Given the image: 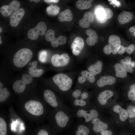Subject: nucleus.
I'll return each mask as SVG.
<instances>
[{
  "label": "nucleus",
  "instance_id": "obj_1",
  "mask_svg": "<svg viewBox=\"0 0 135 135\" xmlns=\"http://www.w3.org/2000/svg\"><path fill=\"white\" fill-rule=\"evenodd\" d=\"M86 108H72V110L74 117L76 118L77 120L85 123L98 118V114L96 109H92L88 110Z\"/></svg>",
  "mask_w": 135,
  "mask_h": 135
},
{
  "label": "nucleus",
  "instance_id": "obj_2",
  "mask_svg": "<svg viewBox=\"0 0 135 135\" xmlns=\"http://www.w3.org/2000/svg\"><path fill=\"white\" fill-rule=\"evenodd\" d=\"M43 95L45 101L51 106L56 109L62 110L73 115L72 109L61 100L58 99L52 91L48 89L45 90Z\"/></svg>",
  "mask_w": 135,
  "mask_h": 135
},
{
  "label": "nucleus",
  "instance_id": "obj_3",
  "mask_svg": "<svg viewBox=\"0 0 135 135\" xmlns=\"http://www.w3.org/2000/svg\"><path fill=\"white\" fill-rule=\"evenodd\" d=\"M54 116V123L59 128H66L73 122L72 115L61 109H56Z\"/></svg>",
  "mask_w": 135,
  "mask_h": 135
},
{
  "label": "nucleus",
  "instance_id": "obj_4",
  "mask_svg": "<svg viewBox=\"0 0 135 135\" xmlns=\"http://www.w3.org/2000/svg\"><path fill=\"white\" fill-rule=\"evenodd\" d=\"M32 56V52L30 49L26 48L21 49L14 54L13 62L16 66L23 67L29 62Z\"/></svg>",
  "mask_w": 135,
  "mask_h": 135
},
{
  "label": "nucleus",
  "instance_id": "obj_5",
  "mask_svg": "<svg viewBox=\"0 0 135 135\" xmlns=\"http://www.w3.org/2000/svg\"><path fill=\"white\" fill-rule=\"evenodd\" d=\"M52 80L59 89L63 92L69 90L72 84V79L68 75L63 73L56 74L53 77Z\"/></svg>",
  "mask_w": 135,
  "mask_h": 135
},
{
  "label": "nucleus",
  "instance_id": "obj_6",
  "mask_svg": "<svg viewBox=\"0 0 135 135\" xmlns=\"http://www.w3.org/2000/svg\"><path fill=\"white\" fill-rule=\"evenodd\" d=\"M94 12L97 21L101 24L105 23L107 20L111 18L113 14L110 9L105 8L101 5H98L95 7Z\"/></svg>",
  "mask_w": 135,
  "mask_h": 135
},
{
  "label": "nucleus",
  "instance_id": "obj_7",
  "mask_svg": "<svg viewBox=\"0 0 135 135\" xmlns=\"http://www.w3.org/2000/svg\"><path fill=\"white\" fill-rule=\"evenodd\" d=\"M24 107L26 110L31 114L36 116L42 114L44 109L43 105L40 102L34 100H30L26 102Z\"/></svg>",
  "mask_w": 135,
  "mask_h": 135
},
{
  "label": "nucleus",
  "instance_id": "obj_8",
  "mask_svg": "<svg viewBox=\"0 0 135 135\" xmlns=\"http://www.w3.org/2000/svg\"><path fill=\"white\" fill-rule=\"evenodd\" d=\"M32 80V77L30 75L24 74L21 80L16 81L14 83L13 88L16 92L21 93L24 90L26 84L31 83Z\"/></svg>",
  "mask_w": 135,
  "mask_h": 135
},
{
  "label": "nucleus",
  "instance_id": "obj_9",
  "mask_svg": "<svg viewBox=\"0 0 135 135\" xmlns=\"http://www.w3.org/2000/svg\"><path fill=\"white\" fill-rule=\"evenodd\" d=\"M46 29L45 23L43 22H40L38 24L36 27L28 30V36L31 40H36L40 35L42 36L44 34Z\"/></svg>",
  "mask_w": 135,
  "mask_h": 135
},
{
  "label": "nucleus",
  "instance_id": "obj_10",
  "mask_svg": "<svg viewBox=\"0 0 135 135\" xmlns=\"http://www.w3.org/2000/svg\"><path fill=\"white\" fill-rule=\"evenodd\" d=\"M70 60L69 55L66 53H63L61 55L56 54L52 56L51 62L54 66H64L68 64Z\"/></svg>",
  "mask_w": 135,
  "mask_h": 135
},
{
  "label": "nucleus",
  "instance_id": "obj_11",
  "mask_svg": "<svg viewBox=\"0 0 135 135\" xmlns=\"http://www.w3.org/2000/svg\"><path fill=\"white\" fill-rule=\"evenodd\" d=\"M20 5V2L16 0L12 2L8 5L2 6L0 9V12L2 16L6 17L10 15L12 12L18 9Z\"/></svg>",
  "mask_w": 135,
  "mask_h": 135
},
{
  "label": "nucleus",
  "instance_id": "obj_12",
  "mask_svg": "<svg viewBox=\"0 0 135 135\" xmlns=\"http://www.w3.org/2000/svg\"><path fill=\"white\" fill-rule=\"evenodd\" d=\"M84 42L80 37H77L74 38L71 46L73 54L75 56L80 54L84 48Z\"/></svg>",
  "mask_w": 135,
  "mask_h": 135
},
{
  "label": "nucleus",
  "instance_id": "obj_13",
  "mask_svg": "<svg viewBox=\"0 0 135 135\" xmlns=\"http://www.w3.org/2000/svg\"><path fill=\"white\" fill-rule=\"evenodd\" d=\"M24 13V10L22 8H18L15 11L10 17V25L13 27H15L18 26Z\"/></svg>",
  "mask_w": 135,
  "mask_h": 135
},
{
  "label": "nucleus",
  "instance_id": "obj_14",
  "mask_svg": "<svg viewBox=\"0 0 135 135\" xmlns=\"http://www.w3.org/2000/svg\"><path fill=\"white\" fill-rule=\"evenodd\" d=\"M108 42L112 48V53L114 54H116L121 46L120 38L116 35H111L109 37Z\"/></svg>",
  "mask_w": 135,
  "mask_h": 135
},
{
  "label": "nucleus",
  "instance_id": "obj_15",
  "mask_svg": "<svg viewBox=\"0 0 135 135\" xmlns=\"http://www.w3.org/2000/svg\"><path fill=\"white\" fill-rule=\"evenodd\" d=\"M72 125L76 129L75 132L76 135H88L90 130L85 123L77 120L72 122Z\"/></svg>",
  "mask_w": 135,
  "mask_h": 135
},
{
  "label": "nucleus",
  "instance_id": "obj_16",
  "mask_svg": "<svg viewBox=\"0 0 135 135\" xmlns=\"http://www.w3.org/2000/svg\"><path fill=\"white\" fill-rule=\"evenodd\" d=\"M91 121L93 125V130L95 132H101L106 130L108 128L107 124L102 122L97 118H94Z\"/></svg>",
  "mask_w": 135,
  "mask_h": 135
},
{
  "label": "nucleus",
  "instance_id": "obj_17",
  "mask_svg": "<svg viewBox=\"0 0 135 135\" xmlns=\"http://www.w3.org/2000/svg\"><path fill=\"white\" fill-rule=\"evenodd\" d=\"M93 14L90 11L85 13L83 18L79 21L80 26L83 28H87L90 26V24L94 20Z\"/></svg>",
  "mask_w": 135,
  "mask_h": 135
},
{
  "label": "nucleus",
  "instance_id": "obj_18",
  "mask_svg": "<svg viewBox=\"0 0 135 135\" xmlns=\"http://www.w3.org/2000/svg\"><path fill=\"white\" fill-rule=\"evenodd\" d=\"M116 78L110 76H104L100 77L97 81V85L99 87L105 86L114 84L116 82Z\"/></svg>",
  "mask_w": 135,
  "mask_h": 135
},
{
  "label": "nucleus",
  "instance_id": "obj_19",
  "mask_svg": "<svg viewBox=\"0 0 135 135\" xmlns=\"http://www.w3.org/2000/svg\"><path fill=\"white\" fill-rule=\"evenodd\" d=\"M86 33L89 36L86 40L87 44L90 46L94 45L98 41V36L96 32L92 29H88L86 30Z\"/></svg>",
  "mask_w": 135,
  "mask_h": 135
},
{
  "label": "nucleus",
  "instance_id": "obj_20",
  "mask_svg": "<svg viewBox=\"0 0 135 135\" xmlns=\"http://www.w3.org/2000/svg\"><path fill=\"white\" fill-rule=\"evenodd\" d=\"M113 92L110 90H105L100 93L98 95V99L99 104L104 105L107 103L108 99L113 95Z\"/></svg>",
  "mask_w": 135,
  "mask_h": 135
},
{
  "label": "nucleus",
  "instance_id": "obj_21",
  "mask_svg": "<svg viewBox=\"0 0 135 135\" xmlns=\"http://www.w3.org/2000/svg\"><path fill=\"white\" fill-rule=\"evenodd\" d=\"M37 62L34 60L32 62L31 66L29 68V73L32 77H38L42 76L44 73V71L42 69L36 68Z\"/></svg>",
  "mask_w": 135,
  "mask_h": 135
},
{
  "label": "nucleus",
  "instance_id": "obj_22",
  "mask_svg": "<svg viewBox=\"0 0 135 135\" xmlns=\"http://www.w3.org/2000/svg\"><path fill=\"white\" fill-rule=\"evenodd\" d=\"M132 17L133 14L131 12L124 11L119 14L118 20L119 23L122 24L130 22L132 20Z\"/></svg>",
  "mask_w": 135,
  "mask_h": 135
},
{
  "label": "nucleus",
  "instance_id": "obj_23",
  "mask_svg": "<svg viewBox=\"0 0 135 135\" xmlns=\"http://www.w3.org/2000/svg\"><path fill=\"white\" fill-rule=\"evenodd\" d=\"M73 18L72 12L69 9H67L60 12L58 16L59 20L61 22H69Z\"/></svg>",
  "mask_w": 135,
  "mask_h": 135
},
{
  "label": "nucleus",
  "instance_id": "obj_24",
  "mask_svg": "<svg viewBox=\"0 0 135 135\" xmlns=\"http://www.w3.org/2000/svg\"><path fill=\"white\" fill-rule=\"evenodd\" d=\"M103 63L100 60H98L94 64H92L88 67L89 72L94 76L99 74L101 72Z\"/></svg>",
  "mask_w": 135,
  "mask_h": 135
},
{
  "label": "nucleus",
  "instance_id": "obj_25",
  "mask_svg": "<svg viewBox=\"0 0 135 135\" xmlns=\"http://www.w3.org/2000/svg\"><path fill=\"white\" fill-rule=\"evenodd\" d=\"M113 110L114 112L119 114L120 119L121 121H124L127 118L128 115L127 111L120 105H117L114 106Z\"/></svg>",
  "mask_w": 135,
  "mask_h": 135
},
{
  "label": "nucleus",
  "instance_id": "obj_26",
  "mask_svg": "<svg viewBox=\"0 0 135 135\" xmlns=\"http://www.w3.org/2000/svg\"><path fill=\"white\" fill-rule=\"evenodd\" d=\"M114 68L116 72L115 75L116 76L121 78H124L126 76L127 72L120 64H116Z\"/></svg>",
  "mask_w": 135,
  "mask_h": 135
},
{
  "label": "nucleus",
  "instance_id": "obj_27",
  "mask_svg": "<svg viewBox=\"0 0 135 135\" xmlns=\"http://www.w3.org/2000/svg\"><path fill=\"white\" fill-rule=\"evenodd\" d=\"M93 1L92 0H78L76 5L78 9L83 10L90 8L92 6L91 3Z\"/></svg>",
  "mask_w": 135,
  "mask_h": 135
},
{
  "label": "nucleus",
  "instance_id": "obj_28",
  "mask_svg": "<svg viewBox=\"0 0 135 135\" xmlns=\"http://www.w3.org/2000/svg\"><path fill=\"white\" fill-rule=\"evenodd\" d=\"M81 74L85 82L87 80L91 83L95 82V78L94 76L89 72L86 70H83L81 72Z\"/></svg>",
  "mask_w": 135,
  "mask_h": 135
},
{
  "label": "nucleus",
  "instance_id": "obj_29",
  "mask_svg": "<svg viewBox=\"0 0 135 135\" xmlns=\"http://www.w3.org/2000/svg\"><path fill=\"white\" fill-rule=\"evenodd\" d=\"M47 13L50 15L56 16L59 13L60 9L56 5H51L46 8Z\"/></svg>",
  "mask_w": 135,
  "mask_h": 135
},
{
  "label": "nucleus",
  "instance_id": "obj_30",
  "mask_svg": "<svg viewBox=\"0 0 135 135\" xmlns=\"http://www.w3.org/2000/svg\"><path fill=\"white\" fill-rule=\"evenodd\" d=\"M10 92L6 88H0V102H2L5 101L9 96Z\"/></svg>",
  "mask_w": 135,
  "mask_h": 135
},
{
  "label": "nucleus",
  "instance_id": "obj_31",
  "mask_svg": "<svg viewBox=\"0 0 135 135\" xmlns=\"http://www.w3.org/2000/svg\"><path fill=\"white\" fill-rule=\"evenodd\" d=\"M7 126L4 120L0 118V135H6L7 132Z\"/></svg>",
  "mask_w": 135,
  "mask_h": 135
},
{
  "label": "nucleus",
  "instance_id": "obj_32",
  "mask_svg": "<svg viewBox=\"0 0 135 135\" xmlns=\"http://www.w3.org/2000/svg\"><path fill=\"white\" fill-rule=\"evenodd\" d=\"M45 37L46 40L51 42L55 38L54 31L51 29L48 30L46 33Z\"/></svg>",
  "mask_w": 135,
  "mask_h": 135
},
{
  "label": "nucleus",
  "instance_id": "obj_33",
  "mask_svg": "<svg viewBox=\"0 0 135 135\" xmlns=\"http://www.w3.org/2000/svg\"><path fill=\"white\" fill-rule=\"evenodd\" d=\"M47 59V53L45 50L41 51L39 53L38 56L39 60L42 62H45Z\"/></svg>",
  "mask_w": 135,
  "mask_h": 135
},
{
  "label": "nucleus",
  "instance_id": "obj_34",
  "mask_svg": "<svg viewBox=\"0 0 135 135\" xmlns=\"http://www.w3.org/2000/svg\"><path fill=\"white\" fill-rule=\"evenodd\" d=\"M120 64L122 66L126 71L130 73H132L133 72L134 70L130 65L126 63L124 61L123 59L120 60Z\"/></svg>",
  "mask_w": 135,
  "mask_h": 135
},
{
  "label": "nucleus",
  "instance_id": "obj_35",
  "mask_svg": "<svg viewBox=\"0 0 135 135\" xmlns=\"http://www.w3.org/2000/svg\"><path fill=\"white\" fill-rule=\"evenodd\" d=\"M134 107L132 106H129L127 108V112L128 117L130 118H132L135 117V112L134 110Z\"/></svg>",
  "mask_w": 135,
  "mask_h": 135
},
{
  "label": "nucleus",
  "instance_id": "obj_36",
  "mask_svg": "<svg viewBox=\"0 0 135 135\" xmlns=\"http://www.w3.org/2000/svg\"><path fill=\"white\" fill-rule=\"evenodd\" d=\"M82 93V91L80 89H77L74 90L72 94V99L71 100L78 98L80 96Z\"/></svg>",
  "mask_w": 135,
  "mask_h": 135
},
{
  "label": "nucleus",
  "instance_id": "obj_37",
  "mask_svg": "<svg viewBox=\"0 0 135 135\" xmlns=\"http://www.w3.org/2000/svg\"><path fill=\"white\" fill-rule=\"evenodd\" d=\"M135 49V46L133 44H131L127 47H125V52L129 54H132Z\"/></svg>",
  "mask_w": 135,
  "mask_h": 135
},
{
  "label": "nucleus",
  "instance_id": "obj_38",
  "mask_svg": "<svg viewBox=\"0 0 135 135\" xmlns=\"http://www.w3.org/2000/svg\"><path fill=\"white\" fill-rule=\"evenodd\" d=\"M57 38L58 42L59 45H63L66 43V39L64 36H60Z\"/></svg>",
  "mask_w": 135,
  "mask_h": 135
},
{
  "label": "nucleus",
  "instance_id": "obj_39",
  "mask_svg": "<svg viewBox=\"0 0 135 135\" xmlns=\"http://www.w3.org/2000/svg\"><path fill=\"white\" fill-rule=\"evenodd\" d=\"M103 51L104 53L106 54H110L112 52L111 46L108 44L106 45L104 48Z\"/></svg>",
  "mask_w": 135,
  "mask_h": 135
},
{
  "label": "nucleus",
  "instance_id": "obj_40",
  "mask_svg": "<svg viewBox=\"0 0 135 135\" xmlns=\"http://www.w3.org/2000/svg\"><path fill=\"white\" fill-rule=\"evenodd\" d=\"M128 95L130 100L132 101L135 100V91L130 90L128 92Z\"/></svg>",
  "mask_w": 135,
  "mask_h": 135
},
{
  "label": "nucleus",
  "instance_id": "obj_41",
  "mask_svg": "<svg viewBox=\"0 0 135 135\" xmlns=\"http://www.w3.org/2000/svg\"><path fill=\"white\" fill-rule=\"evenodd\" d=\"M88 97V93L86 92H84L82 93L80 96L77 99L86 100Z\"/></svg>",
  "mask_w": 135,
  "mask_h": 135
},
{
  "label": "nucleus",
  "instance_id": "obj_42",
  "mask_svg": "<svg viewBox=\"0 0 135 135\" xmlns=\"http://www.w3.org/2000/svg\"><path fill=\"white\" fill-rule=\"evenodd\" d=\"M124 62L126 64L130 65L132 62L131 58L130 56H128L126 57L124 59H123Z\"/></svg>",
  "mask_w": 135,
  "mask_h": 135
},
{
  "label": "nucleus",
  "instance_id": "obj_43",
  "mask_svg": "<svg viewBox=\"0 0 135 135\" xmlns=\"http://www.w3.org/2000/svg\"><path fill=\"white\" fill-rule=\"evenodd\" d=\"M101 135H112V132L109 130H104L101 132Z\"/></svg>",
  "mask_w": 135,
  "mask_h": 135
},
{
  "label": "nucleus",
  "instance_id": "obj_44",
  "mask_svg": "<svg viewBox=\"0 0 135 135\" xmlns=\"http://www.w3.org/2000/svg\"><path fill=\"white\" fill-rule=\"evenodd\" d=\"M125 52V47L121 45L118 53L119 54H122L124 53Z\"/></svg>",
  "mask_w": 135,
  "mask_h": 135
},
{
  "label": "nucleus",
  "instance_id": "obj_45",
  "mask_svg": "<svg viewBox=\"0 0 135 135\" xmlns=\"http://www.w3.org/2000/svg\"><path fill=\"white\" fill-rule=\"evenodd\" d=\"M37 135H48V134L46 130H42L39 131Z\"/></svg>",
  "mask_w": 135,
  "mask_h": 135
},
{
  "label": "nucleus",
  "instance_id": "obj_46",
  "mask_svg": "<svg viewBox=\"0 0 135 135\" xmlns=\"http://www.w3.org/2000/svg\"><path fill=\"white\" fill-rule=\"evenodd\" d=\"M44 1L46 3L55 2L57 3L59 2L58 0H44Z\"/></svg>",
  "mask_w": 135,
  "mask_h": 135
},
{
  "label": "nucleus",
  "instance_id": "obj_47",
  "mask_svg": "<svg viewBox=\"0 0 135 135\" xmlns=\"http://www.w3.org/2000/svg\"><path fill=\"white\" fill-rule=\"evenodd\" d=\"M130 90L135 91V84L132 85L130 87Z\"/></svg>",
  "mask_w": 135,
  "mask_h": 135
},
{
  "label": "nucleus",
  "instance_id": "obj_48",
  "mask_svg": "<svg viewBox=\"0 0 135 135\" xmlns=\"http://www.w3.org/2000/svg\"><path fill=\"white\" fill-rule=\"evenodd\" d=\"M3 86V84L1 82H0V88H2Z\"/></svg>",
  "mask_w": 135,
  "mask_h": 135
},
{
  "label": "nucleus",
  "instance_id": "obj_49",
  "mask_svg": "<svg viewBox=\"0 0 135 135\" xmlns=\"http://www.w3.org/2000/svg\"><path fill=\"white\" fill-rule=\"evenodd\" d=\"M130 31L131 32H132L134 30V28H133L131 27L129 29Z\"/></svg>",
  "mask_w": 135,
  "mask_h": 135
},
{
  "label": "nucleus",
  "instance_id": "obj_50",
  "mask_svg": "<svg viewBox=\"0 0 135 135\" xmlns=\"http://www.w3.org/2000/svg\"><path fill=\"white\" fill-rule=\"evenodd\" d=\"M40 0H34L33 1L36 3H37L39 2Z\"/></svg>",
  "mask_w": 135,
  "mask_h": 135
},
{
  "label": "nucleus",
  "instance_id": "obj_51",
  "mask_svg": "<svg viewBox=\"0 0 135 135\" xmlns=\"http://www.w3.org/2000/svg\"><path fill=\"white\" fill-rule=\"evenodd\" d=\"M130 64H133V65H131V66L132 67H134V66L135 65V63H134V62H131Z\"/></svg>",
  "mask_w": 135,
  "mask_h": 135
},
{
  "label": "nucleus",
  "instance_id": "obj_52",
  "mask_svg": "<svg viewBox=\"0 0 135 135\" xmlns=\"http://www.w3.org/2000/svg\"><path fill=\"white\" fill-rule=\"evenodd\" d=\"M0 44H1L2 43V41L1 40V36H0Z\"/></svg>",
  "mask_w": 135,
  "mask_h": 135
},
{
  "label": "nucleus",
  "instance_id": "obj_53",
  "mask_svg": "<svg viewBox=\"0 0 135 135\" xmlns=\"http://www.w3.org/2000/svg\"><path fill=\"white\" fill-rule=\"evenodd\" d=\"M32 63L31 62H29V63H28L29 65L30 66H31L32 65Z\"/></svg>",
  "mask_w": 135,
  "mask_h": 135
},
{
  "label": "nucleus",
  "instance_id": "obj_54",
  "mask_svg": "<svg viewBox=\"0 0 135 135\" xmlns=\"http://www.w3.org/2000/svg\"><path fill=\"white\" fill-rule=\"evenodd\" d=\"M2 31V29L1 27H0V32L1 33Z\"/></svg>",
  "mask_w": 135,
  "mask_h": 135
},
{
  "label": "nucleus",
  "instance_id": "obj_55",
  "mask_svg": "<svg viewBox=\"0 0 135 135\" xmlns=\"http://www.w3.org/2000/svg\"><path fill=\"white\" fill-rule=\"evenodd\" d=\"M29 1L31 2H32V1H33V0H29Z\"/></svg>",
  "mask_w": 135,
  "mask_h": 135
},
{
  "label": "nucleus",
  "instance_id": "obj_56",
  "mask_svg": "<svg viewBox=\"0 0 135 135\" xmlns=\"http://www.w3.org/2000/svg\"><path fill=\"white\" fill-rule=\"evenodd\" d=\"M134 112H135V106L134 107Z\"/></svg>",
  "mask_w": 135,
  "mask_h": 135
},
{
  "label": "nucleus",
  "instance_id": "obj_57",
  "mask_svg": "<svg viewBox=\"0 0 135 135\" xmlns=\"http://www.w3.org/2000/svg\"><path fill=\"white\" fill-rule=\"evenodd\" d=\"M134 36H135V31L134 33Z\"/></svg>",
  "mask_w": 135,
  "mask_h": 135
}]
</instances>
